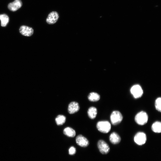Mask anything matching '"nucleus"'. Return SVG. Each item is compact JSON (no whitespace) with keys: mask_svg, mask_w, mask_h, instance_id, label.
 <instances>
[{"mask_svg":"<svg viewBox=\"0 0 161 161\" xmlns=\"http://www.w3.org/2000/svg\"><path fill=\"white\" fill-rule=\"evenodd\" d=\"M130 92L134 98L137 99L140 98L143 94V91L140 85L136 84L131 88Z\"/></svg>","mask_w":161,"mask_h":161,"instance_id":"4","label":"nucleus"},{"mask_svg":"<svg viewBox=\"0 0 161 161\" xmlns=\"http://www.w3.org/2000/svg\"><path fill=\"white\" fill-rule=\"evenodd\" d=\"M9 17L6 14L0 15V20L1 21L2 26H6L9 23Z\"/></svg>","mask_w":161,"mask_h":161,"instance_id":"17","label":"nucleus"},{"mask_svg":"<svg viewBox=\"0 0 161 161\" xmlns=\"http://www.w3.org/2000/svg\"><path fill=\"white\" fill-rule=\"evenodd\" d=\"M63 133L66 136L70 137H75L76 134L75 130L70 127L65 128L63 130Z\"/></svg>","mask_w":161,"mask_h":161,"instance_id":"14","label":"nucleus"},{"mask_svg":"<svg viewBox=\"0 0 161 161\" xmlns=\"http://www.w3.org/2000/svg\"><path fill=\"white\" fill-rule=\"evenodd\" d=\"M80 107L78 103L75 101L71 102L69 104L68 111L70 114H73L78 111Z\"/></svg>","mask_w":161,"mask_h":161,"instance_id":"11","label":"nucleus"},{"mask_svg":"<svg viewBox=\"0 0 161 161\" xmlns=\"http://www.w3.org/2000/svg\"><path fill=\"white\" fill-rule=\"evenodd\" d=\"M88 116L90 118L93 119L96 118L97 114V110L95 107L90 108L88 111Z\"/></svg>","mask_w":161,"mask_h":161,"instance_id":"13","label":"nucleus"},{"mask_svg":"<svg viewBox=\"0 0 161 161\" xmlns=\"http://www.w3.org/2000/svg\"><path fill=\"white\" fill-rule=\"evenodd\" d=\"M97 127L98 130L102 133L107 134L111 130V125L108 121H101L97 123Z\"/></svg>","mask_w":161,"mask_h":161,"instance_id":"2","label":"nucleus"},{"mask_svg":"<svg viewBox=\"0 0 161 161\" xmlns=\"http://www.w3.org/2000/svg\"><path fill=\"white\" fill-rule=\"evenodd\" d=\"M151 129L157 133H160L161 132V123L160 121L155 122L151 126Z\"/></svg>","mask_w":161,"mask_h":161,"instance_id":"15","label":"nucleus"},{"mask_svg":"<svg viewBox=\"0 0 161 161\" xmlns=\"http://www.w3.org/2000/svg\"><path fill=\"white\" fill-rule=\"evenodd\" d=\"M22 5L21 0H15L14 2L8 4V8L11 11L15 12L21 8Z\"/></svg>","mask_w":161,"mask_h":161,"instance_id":"8","label":"nucleus"},{"mask_svg":"<svg viewBox=\"0 0 161 161\" xmlns=\"http://www.w3.org/2000/svg\"><path fill=\"white\" fill-rule=\"evenodd\" d=\"M161 98L158 97L156 100L155 107L156 110L159 112H161Z\"/></svg>","mask_w":161,"mask_h":161,"instance_id":"19","label":"nucleus"},{"mask_svg":"<svg viewBox=\"0 0 161 161\" xmlns=\"http://www.w3.org/2000/svg\"><path fill=\"white\" fill-rule=\"evenodd\" d=\"M148 116L145 112L141 111L137 114L135 117V121L137 123L140 125H143L147 123Z\"/></svg>","mask_w":161,"mask_h":161,"instance_id":"1","label":"nucleus"},{"mask_svg":"<svg viewBox=\"0 0 161 161\" xmlns=\"http://www.w3.org/2000/svg\"><path fill=\"white\" fill-rule=\"evenodd\" d=\"M89 100L92 102H96L99 101L100 96L98 93L95 92H92L89 94L88 97Z\"/></svg>","mask_w":161,"mask_h":161,"instance_id":"16","label":"nucleus"},{"mask_svg":"<svg viewBox=\"0 0 161 161\" xmlns=\"http://www.w3.org/2000/svg\"><path fill=\"white\" fill-rule=\"evenodd\" d=\"M66 120V117L63 115H58L55 119L57 125L59 126L64 124Z\"/></svg>","mask_w":161,"mask_h":161,"instance_id":"18","label":"nucleus"},{"mask_svg":"<svg viewBox=\"0 0 161 161\" xmlns=\"http://www.w3.org/2000/svg\"><path fill=\"white\" fill-rule=\"evenodd\" d=\"M110 140L111 143L114 144H119L121 141L120 136L116 132H113L110 135Z\"/></svg>","mask_w":161,"mask_h":161,"instance_id":"12","label":"nucleus"},{"mask_svg":"<svg viewBox=\"0 0 161 161\" xmlns=\"http://www.w3.org/2000/svg\"><path fill=\"white\" fill-rule=\"evenodd\" d=\"M110 119L112 124L113 125H116L119 124L122 121L123 116L119 111H114L111 113Z\"/></svg>","mask_w":161,"mask_h":161,"instance_id":"3","label":"nucleus"},{"mask_svg":"<svg viewBox=\"0 0 161 161\" xmlns=\"http://www.w3.org/2000/svg\"><path fill=\"white\" fill-rule=\"evenodd\" d=\"M76 142L78 145L84 147H88L89 144L88 140L82 135H79L77 137Z\"/></svg>","mask_w":161,"mask_h":161,"instance_id":"9","label":"nucleus"},{"mask_svg":"<svg viewBox=\"0 0 161 161\" xmlns=\"http://www.w3.org/2000/svg\"><path fill=\"white\" fill-rule=\"evenodd\" d=\"M59 17V14L57 12H52L49 14L46 21L49 24H53L57 22Z\"/></svg>","mask_w":161,"mask_h":161,"instance_id":"7","label":"nucleus"},{"mask_svg":"<svg viewBox=\"0 0 161 161\" xmlns=\"http://www.w3.org/2000/svg\"><path fill=\"white\" fill-rule=\"evenodd\" d=\"M97 146L100 153L103 154H107L110 151L109 145L105 141L100 140L98 143Z\"/></svg>","mask_w":161,"mask_h":161,"instance_id":"6","label":"nucleus"},{"mask_svg":"<svg viewBox=\"0 0 161 161\" xmlns=\"http://www.w3.org/2000/svg\"><path fill=\"white\" fill-rule=\"evenodd\" d=\"M20 32L21 34L23 36H30L33 34L34 30L31 27L23 25L20 28Z\"/></svg>","mask_w":161,"mask_h":161,"instance_id":"10","label":"nucleus"},{"mask_svg":"<svg viewBox=\"0 0 161 161\" xmlns=\"http://www.w3.org/2000/svg\"><path fill=\"white\" fill-rule=\"evenodd\" d=\"M147 140L146 134L143 132H138L134 137L135 143L139 145H142L145 144L146 143Z\"/></svg>","mask_w":161,"mask_h":161,"instance_id":"5","label":"nucleus"},{"mask_svg":"<svg viewBox=\"0 0 161 161\" xmlns=\"http://www.w3.org/2000/svg\"><path fill=\"white\" fill-rule=\"evenodd\" d=\"M69 154L72 155L75 154L76 153L75 148L73 147H71L69 150Z\"/></svg>","mask_w":161,"mask_h":161,"instance_id":"20","label":"nucleus"}]
</instances>
